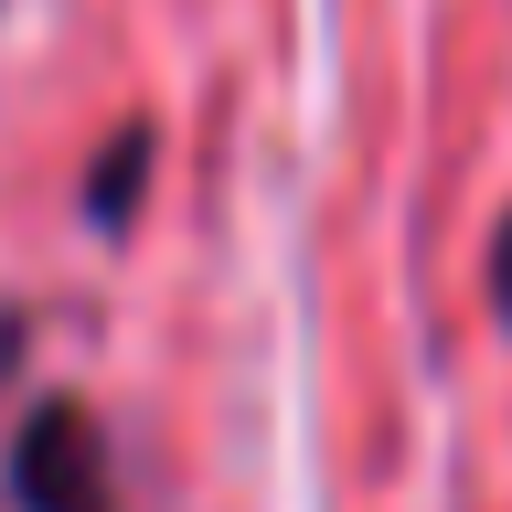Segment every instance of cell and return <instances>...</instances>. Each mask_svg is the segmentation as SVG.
<instances>
[{
  "instance_id": "cell-1",
  "label": "cell",
  "mask_w": 512,
  "mask_h": 512,
  "mask_svg": "<svg viewBox=\"0 0 512 512\" xmlns=\"http://www.w3.org/2000/svg\"><path fill=\"white\" fill-rule=\"evenodd\" d=\"M11 502L22 512H118V470H107V427L75 395H43L11 438Z\"/></svg>"
},
{
  "instance_id": "cell-2",
  "label": "cell",
  "mask_w": 512,
  "mask_h": 512,
  "mask_svg": "<svg viewBox=\"0 0 512 512\" xmlns=\"http://www.w3.org/2000/svg\"><path fill=\"white\" fill-rule=\"evenodd\" d=\"M139 160H150V128H118V139L96 150V182H86L96 224H128V203H139Z\"/></svg>"
},
{
  "instance_id": "cell-3",
  "label": "cell",
  "mask_w": 512,
  "mask_h": 512,
  "mask_svg": "<svg viewBox=\"0 0 512 512\" xmlns=\"http://www.w3.org/2000/svg\"><path fill=\"white\" fill-rule=\"evenodd\" d=\"M491 310L512 320V224H502V235H491Z\"/></svg>"
}]
</instances>
